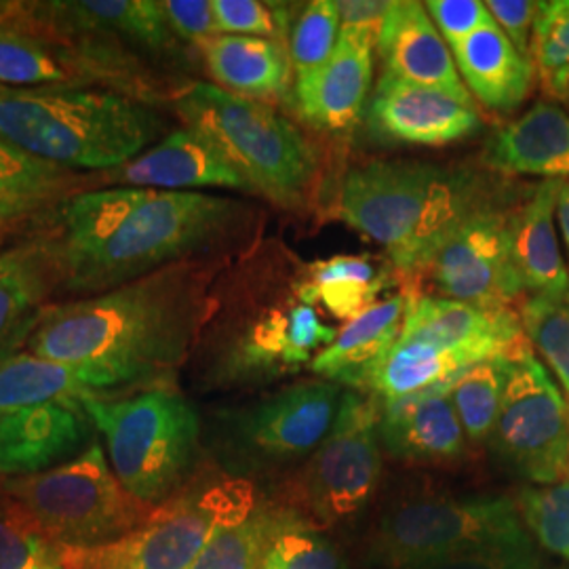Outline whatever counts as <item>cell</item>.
<instances>
[{
    "label": "cell",
    "instance_id": "1",
    "mask_svg": "<svg viewBox=\"0 0 569 569\" xmlns=\"http://www.w3.org/2000/svg\"><path fill=\"white\" fill-rule=\"evenodd\" d=\"M51 216L63 300L100 296L167 266L237 258L260 230V209L241 199L129 186L74 192Z\"/></svg>",
    "mask_w": 569,
    "mask_h": 569
},
{
    "label": "cell",
    "instance_id": "2",
    "mask_svg": "<svg viewBox=\"0 0 569 569\" xmlns=\"http://www.w3.org/2000/svg\"><path fill=\"white\" fill-rule=\"evenodd\" d=\"M232 258L190 260L44 310L26 350L63 363L114 369L138 388L169 385L190 361L209 293Z\"/></svg>",
    "mask_w": 569,
    "mask_h": 569
},
{
    "label": "cell",
    "instance_id": "3",
    "mask_svg": "<svg viewBox=\"0 0 569 569\" xmlns=\"http://www.w3.org/2000/svg\"><path fill=\"white\" fill-rule=\"evenodd\" d=\"M302 260L281 241L258 239L232 258L209 293L190 361L211 387H256L310 366L336 340L305 300Z\"/></svg>",
    "mask_w": 569,
    "mask_h": 569
},
{
    "label": "cell",
    "instance_id": "4",
    "mask_svg": "<svg viewBox=\"0 0 569 569\" xmlns=\"http://www.w3.org/2000/svg\"><path fill=\"white\" fill-rule=\"evenodd\" d=\"M488 207H496V192L486 176L420 161L355 164L336 197V216L380 244L395 272L411 279L456 228Z\"/></svg>",
    "mask_w": 569,
    "mask_h": 569
},
{
    "label": "cell",
    "instance_id": "5",
    "mask_svg": "<svg viewBox=\"0 0 569 569\" xmlns=\"http://www.w3.org/2000/svg\"><path fill=\"white\" fill-rule=\"evenodd\" d=\"M167 136L150 102L114 89L37 87L0 93V142L68 169L102 173Z\"/></svg>",
    "mask_w": 569,
    "mask_h": 569
},
{
    "label": "cell",
    "instance_id": "6",
    "mask_svg": "<svg viewBox=\"0 0 569 569\" xmlns=\"http://www.w3.org/2000/svg\"><path fill=\"white\" fill-rule=\"evenodd\" d=\"M171 103L186 127L207 133L243 173L253 197L287 211H302L321 182V152L305 131L274 106L232 96L194 81Z\"/></svg>",
    "mask_w": 569,
    "mask_h": 569
},
{
    "label": "cell",
    "instance_id": "7",
    "mask_svg": "<svg viewBox=\"0 0 569 569\" xmlns=\"http://www.w3.org/2000/svg\"><path fill=\"white\" fill-rule=\"evenodd\" d=\"M82 409L102 435L108 462L122 488L146 509L161 507L194 479L201 418L171 385L87 399Z\"/></svg>",
    "mask_w": 569,
    "mask_h": 569
},
{
    "label": "cell",
    "instance_id": "8",
    "mask_svg": "<svg viewBox=\"0 0 569 569\" xmlns=\"http://www.w3.org/2000/svg\"><path fill=\"white\" fill-rule=\"evenodd\" d=\"M4 493L32 528L66 550L117 542L154 510L122 488L100 441L53 470L7 479Z\"/></svg>",
    "mask_w": 569,
    "mask_h": 569
},
{
    "label": "cell",
    "instance_id": "9",
    "mask_svg": "<svg viewBox=\"0 0 569 569\" xmlns=\"http://www.w3.org/2000/svg\"><path fill=\"white\" fill-rule=\"evenodd\" d=\"M528 540L512 498L425 493L388 505L371 531L369 555L388 569H411Z\"/></svg>",
    "mask_w": 569,
    "mask_h": 569
},
{
    "label": "cell",
    "instance_id": "10",
    "mask_svg": "<svg viewBox=\"0 0 569 569\" xmlns=\"http://www.w3.org/2000/svg\"><path fill=\"white\" fill-rule=\"evenodd\" d=\"M380 411L373 395L345 388L333 427L293 477L287 500L312 528L352 523L373 502L385 468Z\"/></svg>",
    "mask_w": 569,
    "mask_h": 569
},
{
    "label": "cell",
    "instance_id": "11",
    "mask_svg": "<svg viewBox=\"0 0 569 569\" xmlns=\"http://www.w3.org/2000/svg\"><path fill=\"white\" fill-rule=\"evenodd\" d=\"M256 502V491L244 481L192 479L124 538L66 550V563L68 569H188L216 529Z\"/></svg>",
    "mask_w": 569,
    "mask_h": 569
},
{
    "label": "cell",
    "instance_id": "12",
    "mask_svg": "<svg viewBox=\"0 0 569 569\" xmlns=\"http://www.w3.org/2000/svg\"><path fill=\"white\" fill-rule=\"evenodd\" d=\"M345 388L308 380L279 388L220 416V448L243 470L306 462L323 443L342 403Z\"/></svg>",
    "mask_w": 569,
    "mask_h": 569
},
{
    "label": "cell",
    "instance_id": "13",
    "mask_svg": "<svg viewBox=\"0 0 569 569\" xmlns=\"http://www.w3.org/2000/svg\"><path fill=\"white\" fill-rule=\"evenodd\" d=\"M488 441L510 472L533 486H550L569 475L568 399L531 348L509 359Z\"/></svg>",
    "mask_w": 569,
    "mask_h": 569
},
{
    "label": "cell",
    "instance_id": "14",
    "mask_svg": "<svg viewBox=\"0 0 569 569\" xmlns=\"http://www.w3.org/2000/svg\"><path fill=\"white\" fill-rule=\"evenodd\" d=\"M11 21L61 41L91 42L129 56H173L182 41L173 34L157 0H58L16 2Z\"/></svg>",
    "mask_w": 569,
    "mask_h": 569
},
{
    "label": "cell",
    "instance_id": "15",
    "mask_svg": "<svg viewBox=\"0 0 569 569\" xmlns=\"http://www.w3.org/2000/svg\"><path fill=\"white\" fill-rule=\"evenodd\" d=\"M509 213L498 204L488 207L456 228L437 249L420 274L441 298L488 308H512L523 298L510 262Z\"/></svg>",
    "mask_w": 569,
    "mask_h": 569
},
{
    "label": "cell",
    "instance_id": "16",
    "mask_svg": "<svg viewBox=\"0 0 569 569\" xmlns=\"http://www.w3.org/2000/svg\"><path fill=\"white\" fill-rule=\"evenodd\" d=\"M87 190L93 188H154L173 192H201L203 188L237 190L253 197L243 173L232 164L224 150L207 133L186 127L167 133L136 159L121 167L84 178Z\"/></svg>",
    "mask_w": 569,
    "mask_h": 569
},
{
    "label": "cell",
    "instance_id": "17",
    "mask_svg": "<svg viewBox=\"0 0 569 569\" xmlns=\"http://www.w3.org/2000/svg\"><path fill=\"white\" fill-rule=\"evenodd\" d=\"M371 138L401 146L439 148L467 140L483 119L475 100L380 77L366 110Z\"/></svg>",
    "mask_w": 569,
    "mask_h": 569
},
{
    "label": "cell",
    "instance_id": "18",
    "mask_svg": "<svg viewBox=\"0 0 569 569\" xmlns=\"http://www.w3.org/2000/svg\"><path fill=\"white\" fill-rule=\"evenodd\" d=\"M376 41L373 32L340 30L331 58L293 81L289 103L300 121L326 136H345L361 122L371 98Z\"/></svg>",
    "mask_w": 569,
    "mask_h": 569
},
{
    "label": "cell",
    "instance_id": "19",
    "mask_svg": "<svg viewBox=\"0 0 569 569\" xmlns=\"http://www.w3.org/2000/svg\"><path fill=\"white\" fill-rule=\"evenodd\" d=\"M79 401H53L0 413V477H34L79 458L93 439Z\"/></svg>",
    "mask_w": 569,
    "mask_h": 569
},
{
    "label": "cell",
    "instance_id": "20",
    "mask_svg": "<svg viewBox=\"0 0 569 569\" xmlns=\"http://www.w3.org/2000/svg\"><path fill=\"white\" fill-rule=\"evenodd\" d=\"M453 380L382 403L385 453L407 465H446L467 453V432L451 401Z\"/></svg>",
    "mask_w": 569,
    "mask_h": 569
},
{
    "label": "cell",
    "instance_id": "21",
    "mask_svg": "<svg viewBox=\"0 0 569 569\" xmlns=\"http://www.w3.org/2000/svg\"><path fill=\"white\" fill-rule=\"evenodd\" d=\"M376 51L385 77L437 89L460 100H472L460 79L448 42L418 0H390L380 26Z\"/></svg>",
    "mask_w": 569,
    "mask_h": 569
},
{
    "label": "cell",
    "instance_id": "22",
    "mask_svg": "<svg viewBox=\"0 0 569 569\" xmlns=\"http://www.w3.org/2000/svg\"><path fill=\"white\" fill-rule=\"evenodd\" d=\"M58 296V266L47 232L0 249V366L16 357Z\"/></svg>",
    "mask_w": 569,
    "mask_h": 569
},
{
    "label": "cell",
    "instance_id": "23",
    "mask_svg": "<svg viewBox=\"0 0 569 569\" xmlns=\"http://www.w3.org/2000/svg\"><path fill=\"white\" fill-rule=\"evenodd\" d=\"M559 183H538L528 199L509 213L510 262L526 300H568L569 270L555 228Z\"/></svg>",
    "mask_w": 569,
    "mask_h": 569
},
{
    "label": "cell",
    "instance_id": "24",
    "mask_svg": "<svg viewBox=\"0 0 569 569\" xmlns=\"http://www.w3.org/2000/svg\"><path fill=\"white\" fill-rule=\"evenodd\" d=\"M140 390L114 369L63 363L21 350L0 366V413L53 401H87Z\"/></svg>",
    "mask_w": 569,
    "mask_h": 569
},
{
    "label": "cell",
    "instance_id": "25",
    "mask_svg": "<svg viewBox=\"0 0 569 569\" xmlns=\"http://www.w3.org/2000/svg\"><path fill=\"white\" fill-rule=\"evenodd\" d=\"M483 164L500 176H538L569 182V114L536 103L517 121L498 129L483 150Z\"/></svg>",
    "mask_w": 569,
    "mask_h": 569
},
{
    "label": "cell",
    "instance_id": "26",
    "mask_svg": "<svg viewBox=\"0 0 569 569\" xmlns=\"http://www.w3.org/2000/svg\"><path fill=\"white\" fill-rule=\"evenodd\" d=\"M409 305V289L369 306L346 321L336 340L315 355L310 371L319 380L348 390H363L376 366L395 345Z\"/></svg>",
    "mask_w": 569,
    "mask_h": 569
},
{
    "label": "cell",
    "instance_id": "27",
    "mask_svg": "<svg viewBox=\"0 0 569 569\" xmlns=\"http://www.w3.org/2000/svg\"><path fill=\"white\" fill-rule=\"evenodd\" d=\"M201 56L211 84L232 96L270 106L291 98L296 77L283 42L218 34L204 42Z\"/></svg>",
    "mask_w": 569,
    "mask_h": 569
},
{
    "label": "cell",
    "instance_id": "28",
    "mask_svg": "<svg viewBox=\"0 0 569 569\" xmlns=\"http://www.w3.org/2000/svg\"><path fill=\"white\" fill-rule=\"evenodd\" d=\"M470 98L491 112L509 114L533 89V61L521 56L507 34L491 21L451 49Z\"/></svg>",
    "mask_w": 569,
    "mask_h": 569
},
{
    "label": "cell",
    "instance_id": "29",
    "mask_svg": "<svg viewBox=\"0 0 569 569\" xmlns=\"http://www.w3.org/2000/svg\"><path fill=\"white\" fill-rule=\"evenodd\" d=\"M81 190H87V182L79 173L0 142V230L49 216Z\"/></svg>",
    "mask_w": 569,
    "mask_h": 569
},
{
    "label": "cell",
    "instance_id": "30",
    "mask_svg": "<svg viewBox=\"0 0 569 569\" xmlns=\"http://www.w3.org/2000/svg\"><path fill=\"white\" fill-rule=\"evenodd\" d=\"M395 268L371 256H333L305 268V300L340 321L361 315L392 284Z\"/></svg>",
    "mask_w": 569,
    "mask_h": 569
},
{
    "label": "cell",
    "instance_id": "31",
    "mask_svg": "<svg viewBox=\"0 0 569 569\" xmlns=\"http://www.w3.org/2000/svg\"><path fill=\"white\" fill-rule=\"evenodd\" d=\"M74 56L53 39L13 21L0 23V84L9 89L82 87Z\"/></svg>",
    "mask_w": 569,
    "mask_h": 569
},
{
    "label": "cell",
    "instance_id": "32",
    "mask_svg": "<svg viewBox=\"0 0 569 569\" xmlns=\"http://www.w3.org/2000/svg\"><path fill=\"white\" fill-rule=\"evenodd\" d=\"M298 515L287 502L258 500L216 529L188 569H262L277 533Z\"/></svg>",
    "mask_w": 569,
    "mask_h": 569
},
{
    "label": "cell",
    "instance_id": "33",
    "mask_svg": "<svg viewBox=\"0 0 569 569\" xmlns=\"http://www.w3.org/2000/svg\"><path fill=\"white\" fill-rule=\"evenodd\" d=\"M510 357L488 359L462 371L451 387V401L467 432L468 441L483 443L496 422Z\"/></svg>",
    "mask_w": 569,
    "mask_h": 569
},
{
    "label": "cell",
    "instance_id": "34",
    "mask_svg": "<svg viewBox=\"0 0 569 569\" xmlns=\"http://www.w3.org/2000/svg\"><path fill=\"white\" fill-rule=\"evenodd\" d=\"M340 39L338 0H312L296 11L287 51L293 66L296 81L306 79L326 63Z\"/></svg>",
    "mask_w": 569,
    "mask_h": 569
},
{
    "label": "cell",
    "instance_id": "35",
    "mask_svg": "<svg viewBox=\"0 0 569 569\" xmlns=\"http://www.w3.org/2000/svg\"><path fill=\"white\" fill-rule=\"evenodd\" d=\"M529 58L550 96L569 98V0L540 2Z\"/></svg>",
    "mask_w": 569,
    "mask_h": 569
},
{
    "label": "cell",
    "instance_id": "36",
    "mask_svg": "<svg viewBox=\"0 0 569 569\" xmlns=\"http://www.w3.org/2000/svg\"><path fill=\"white\" fill-rule=\"evenodd\" d=\"M515 502L529 536L569 561V477L550 486L523 488Z\"/></svg>",
    "mask_w": 569,
    "mask_h": 569
},
{
    "label": "cell",
    "instance_id": "37",
    "mask_svg": "<svg viewBox=\"0 0 569 569\" xmlns=\"http://www.w3.org/2000/svg\"><path fill=\"white\" fill-rule=\"evenodd\" d=\"M521 323L529 345L547 361L569 397V306L528 298L521 305Z\"/></svg>",
    "mask_w": 569,
    "mask_h": 569
},
{
    "label": "cell",
    "instance_id": "38",
    "mask_svg": "<svg viewBox=\"0 0 569 569\" xmlns=\"http://www.w3.org/2000/svg\"><path fill=\"white\" fill-rule=\"evenodd\" d=\"M262 569H345L342 557L321 529L306 523L298 512L266 552Z\"/></svg>",
    "mask_w": 569,
    "mask_h": 569
},
{
    "label": "cell",
    "instance_id": "39",
    "mask_svg": "<svg viewBox=\"0 0 569 569\" xmlns=\"http://www.w3.org/2000/svg\"><path fill=\"white\" fill-rule=\"evenodd\" d=\"M220 34L258 37L287 44L296 11L287 2L211 0Z\"/></svg>",
    "mask_w": 569,
    "mask_h": 569
},
{
    "label": "cell",
    "instance_id": "40",
    "mask_svg": "<svg viewBox=\"0 0 569 569\" xmlns=\"http://www.w3.org/2000/svg\"><path fill=\"white\" fill-rule=\"evenodd\" d=\"M0 569H68L66 549L28 521L0 519Z\"/></svg>",
    "mask_w": 569,
    "mask_h": 569
},
{
    "label": "cell",
    "instance_id": "41",
    "mask_svg": "<svg viewBox=\"0 0 569 569\" xmlns=\"http://www.w3.org/2000/svg\"><path fill=\"white\" fill-rule=\"evenodd\" d=\"M425 7L449 49L458 47L479 28L493 21L481 0H428Z\"/></svg>",
    "mask_w": 569,
    "mask_h": 569
},
{
    "label": "cell",
    "instance_id": "42",
    "mask_svg": "<svg viewBox=\"0 0 569 569\" xmlns=\"http://www.w3.org/2000/svg\"><path fill=\"white\" fill-rule=\"evenodd\" d=\"M411 569H542V561L533 549V542L528 540L509 547L467 552Z\"/></svg>",
    "mask_w": 569,
    "mask_h": 569
},
{
    "label": "cell",
    "instance_id": "43",
    "mask_svg": "<svg viewBox=\"0 0 569 569\" xmlns=\"http://www.w3.org/2000/svg\"><path fill=\"white\" fill-rule=\"evenodd\" d=\"M161 9L173 34L182 42L199 44L201 49L220 34L211 0H161Z\"/></svg>",
    "mask_w": 569,
    "mask_h": 569
},
{
    "label": "cell",
    "instance_id": "44",
    "mask_svg": "<svg viewBox=\"0 0 569 569\" xmlns=\"http://www.w3.org/2000/svg\"><path fill=\"white\" fill-rule=\"evenodd\" d=\"M491 20L507 34L517 51L529 58V42L533 23L540 11V2L533 0H488L486 2ZM531 60V58H529Z\"/></svg>",
    "mask_w": 569,
    "mask_h": 569
},
{
    "label": "cell",
    "instance_id": "45",
    "mask_svg": "<svg viewBox=\"0 0 569 569\" xmlns=\"http://www.w3.org/2000/svg\"><path fill=\"white\" fill-rule=\"evenodd\" d=\"M388 9L390 0H338L340 30H366L378 34Z\"/></svg>",
    "mask_w": 569,
    "mask_h": 569
},
{
    "label": "cell",
    "instance_id": "46",
    "mask_svg": "<svg viewBox=\"0 0 569 569\" xmlns=\"http://www.w3.org/2000/svg\"><path fill=\"white\" fill-rule=\"evenodd\" d=\"M557 222L569 253V182L559 183L557 190Z\"/></svg>",
    "mask_w": 569,
    "mask_h": 569
},
{
    "label": "cell",
    "instance_id": "47",
    "mask_svg": "<svg viewBox=\"0 0 569 569\" xmlns=\"http://www.w3.org/2000/svg\"><path fill=\"white\" fill-rule=\"evenodd\" d=\"M13 4H16V2H0V23L11 16Z\"/></svg>",
    "mask_w": 569,
    "mask_h": 569
},
{
    "label": "cell",
    "instance_id": "48",
    "mask_svg": "<svg viewBox=\"0 0 569 569\" xmlns=\"http://www.w3.org/2000/svg\"><path fill=\"white\" fill-rule=\"evenodd\" d=\"M2 241H4V230H0V244H2ZM2 249V247H0Z\"/></svg>",
    "mask_w": 569,
    "mask_h": 569
},
{
    "label": "cell",
    "instance_id": "49",
    "mask_svg": "<svg viewBox=\"0 0 569 569\" xmlns=\"http://www.w3.org/2000/svg\"><path fill=\"white\" fill-rule=\"evenodd\" d=\"M7 91H9V87H2V84H0V93H7Z\"/></svg>",
    "mask_w": 569,
    "mask_h": 569
},
{
    "label": "cell",
    "instance_id": "50",
    "mask_svg": "<svg viewBox=\"0 0 569 569\" xmlns=\"http://www.w3.org/2000/svg\"><path fill=\"white\" fill-rule=\"evenodd\" d=\"M566 302H568V306H569V296H568V300H566Z\"/></svg>",
    "mask_w": 569,
    "mask_h": 569
}]
</instances>
